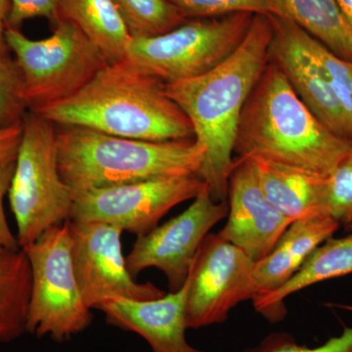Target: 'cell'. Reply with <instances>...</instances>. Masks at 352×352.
<instances>
[{
  "mask_svg": "<svg viewBox=\"0 0 352 352\" xmlns=\"http://www.w3.org/2000/svg\"><path fill=\"white\" fill-rule=\"evenodd\" d=\"M245 352H352V327L344 328L340 335L315 347L300 346L288 333H273Z\"/></svg>",
  "mask_w": 352,
  "mask_h": 352,
  "instance_id": "cell-27",
  "label": "cell"
},
{
  "mask_svg": "<svg viewBox=\"0 0 352 352\" xmlns=\"http://www.w3.org/2000/svg\"><path fill=\"white\" fill-rule=\"evenodd\" d=\"M8 198L21 249L71 219L74 194L58 170L54 124L31 111L23 118Z\"/></svg>",
  "mask_w": 352,
  "mask_h": 352,
  "instance_id": "cell-5",
  "label": "cell"
},
{
  "mask_svg": "<svg viewBox=\"0 0 352 352\" xmlns=\"http://www.w3.org/2000/svg\"><path fill=\"white\" fill-rule=\"evenodd\" d=\"M351 153L352 142L324 126L268 62L243 109L236 157H263L328 177Z\"/></svg>",
  "mask_w": 352,
  "mask_h": 352,
  "instance_id": "cell-3",
  "label": "cell"
},
{
  "mask_svg": "<svg viewBox=\"0 0 352 352\" xmlns=\"http://www.w3.org/2000/svg\"><path fill=\"white\" fill-rule=\"evenodd\" d=\"M272 34L271 16L254 15L244 41L224 61L196 78L164 83V92L188 117L205 148L198 176L214 201H227L241 115L270 62Z\"/></svg>",
  "mask_w": 352,
  "mask_h": 352,
  "instance_id": "cell-1",
  "label": "cell"
},
{
  "mask_svg": "<svg viewBox=\"0 0 352 352\" xmlns=\"http://www.w3.org/2000/svg\"><path fill=\"white\" fill-rule=\"evenodd\" d=\"M164 82L124 61L108 64L76 94L36 110L44 120L145 141L194 139L193 126Z\"/></svg>",
  "mask_w": 352,
  "mask_h": 352,
  "instance_id": "cell-2",
  "label": "cell"
},
{
  "mask_svg": "<svg viewBox=\"0 0 352 352\" xmlns=\"http://www.w3.org/2000/svg\"><path fill=\"white\" fill-rule=\"evenodd\" d=\"M58 170L73 194L146 180L198 175L205 148L194 139L145 141L80 126L56 132Z\"/></svg>",
  "mask_w": 352,
  "mask_h": 352,
  "instance_id": "cell-4",
  "label": "cell"
},
{
  "mask_svg": "<svg viewBox=\"0 0 352 352\" xmlns=\"http://www.w3.org/2000/svg\"><path fill=\"white\" fill-rule=\"evenodd\" d=\"M60 0H10L7 27L18 29L25 20L47 18L53 24L59 20Z\"/></svg>",
  "mask_w": 352,
  "mask_h": 352,
  "instance_id": "cell-28",
  "label": "cell"
},
{
  "mask_svg": "<svg viewBox=\"0 0 352 352\" xmlns=\"http://www.w3.org/2000/svg\"><path fill=\"white\" fill-rule=\"evenodd\" d=\"M61 19L75 24L109 64L124 61L132 38L112 0H60Z\"/></svg>",
  "mask_w": 352,
  "mask_h": 352,
  "instance_id": "cell-19",
  "label": "cell"
},
{
  "mask_svg": "<svg viewBox=\"0 0 352 352\" xmlns=\"http://www.w3.org/2000/svg\"><path fill=\"white\" fill-rule=\"evenodd\" d=\"M338 307L342 308V309L349 310V311H352V305H338Z\"/></svg>",
  "mask_w": 352,
  "mask_h": 352,
  "instance_id": "cell-33",
  "label": "cell"
},
{
  "mask_svg": "<svg viewBox=\"0 0 352 352\" xmlns=\"http://www.w3.org/2000/svg\"><path fill=\"white\" fill-rule=\"evenodd\" d=\"M352 274V234L329 238L311 252L295 275L279 289L252 298L259 314L271 323L283 320L285 300L294 294L327 280Z\"/></svg>",
  "mask_w": 352,
  "mask_h": 352,
  "instance_id": "cell-18",
  "label": "cell"
},
{
  "mask_svg": "<svg viewBox=\"0 0 352 352\" xmlns=\"http://www.w3.org/2000/svg\"><path fill=\"white\" fill-rule=\"evenodd\" d=\"M329 214L340 226L352 227V153L328 176Z\"/></svg>",
  "mask_w": 352,
  "mask_h": 352,
  "instance_id": "cell-26",
  "label": "cell"
},
{
  "mask_svg": "<svg viewBox=\"0 0 352 352\" xmlns=\"http://www.w3.org/2000/svg\"><path fill=\"white\" fill-rule=\"evenodd\" d=\"M32 270L23 249H0V342L27 332Z\"/></svg>",
  "mask_w": 352,
  "mask_h": 352,
  "instance_id": "cell-20",
  "label": "cell"
},
{
  "mask_svg": "<svg viewBox=\"0 0 352 352\" xmlns=\"http://www.w3.org/2000/svg\"><path fill=\"white\" fill-rule=\"evenodd\" d=\"M295 22L336 55L352 62V28L336 0H277Z\"/></svg>",
  "mask_w": 352,
  "mask_h": 352,
  "instance_id": "cell-21",
  "label": "cell"
},
{
  "mask_svg": "<svg viewBox=\"0 0 352 352\" xmlns=\"http://www.w3.org/2000/svg\"><path fill=\"white\" fill-rule=\"evenodd\" d=\"M351 230H352V227H351Z\"/></svg>",
  "mask_w": 352,
  "mask_h": 352,
  "instance_id": "cell-34",
  "label": "cell"
},
{
  "mask_svg": "<svg viewBox=\"0 0 352 352\" xmlns=\"http://www.w3.org/2000/svg\"><path fill=\"white\" fill-rule=\"evenodd\" d=\"M72 256L83 300L98 309L113 298L153 300L166 293L152 283H138L122 254V229L100 222L68 220Z\"/></svg>",
  "mask_w": 352,
  "mask_h": 352,
  "instance_id": "cell-11",
  "label": "cell"
},
{
  "mask_svg": "<svg viewBox=\"0 0 352 352\" xmlns=\"http://www.w3.org/2000/svg\"><path fill=\"white\" fill-rule=\"evenodd\" d=\"M254 265V261L239 248L219 233H208L188 275L187 328L223 323L233 308L252 300L256 296Z\"/></svg>",
  "mask_w": 352,
  "mask_h": 352,
  "instance_id": "cell-10",
  "label": "cell"
},
{
  "mask_svg": "<svg viewBox=\"0 0 352 352\" xmlns=\"http://www.w3.org/2000/svg\"><path fill=\"white\" fill-rule=\"evenodd\" d=\"M270 62L277 67L300 100L336 135L352 142V129L311 47L312 36L286 17L271 16Z\"/></svg>",
  "mask_w": 352,
  "mask_h": 352,
  "instance_id": "cell-13",
  "label": "cell"
},
{
  "mask_svg": "<svg viewBox=\"0 0 352 352\" xmlns=\"http://www.w3.org/2000/svg\"><path fill=\"white\" fill-rule=\"evenodd\" d=\"M196 175L173 176L74 194L71 219L100 222L145 235L171 208L194 200L207 187Z\"/></svg>",
  "mask_w": 352,
  "mask_h": 352,
  "instance_id": "cell-9",
  "label": "cell"
},
{
  "mask_svg": "<svg viewBox=\"0 0 352 352\" xmlns=\"http://www.w3.org/2000/svg\"><path fill=\"white\" fill-rule=\"evenodd\" d=\"M186 19H212L236 13L283 17L277 0H168Z\"/></svg>",
  "mask_w": 352,
  "mask_h": 352,
  "instance_id": "cell-23",
  "label": "cell"
},
{
  "mask_svg": "<svg viewBox=\"0 0 352 352\" xmlns=\"http://www.w3.org/2000/svg\"><path fill=\"white\" fill-rule=\"evenodd\" d=\"M311 47L352 129V62L338 56L314 36Z\"/></svg>",
  "mask_w": 352,
  "mask_h": 352,
  "instance_id": "cell-24",
  "label": "cell"
},
{
  "mask_svg": "<svg viewBox=\"0 0 352 352\" xmlns=\"http://www.w3.org/2000/svg\"><path fill=\"white\" fill-rule=\"evenodd\" d=\"M189 277L177 291L153 298H113L102 305L110 325L138 333L151 346L152 352H204L186 340V303Z\"/></svg>",
  "mask_w": 352,
  "mask_h": 352,
  "instance_id": "cell-15",
  "label": "cell"
},
{
  "mask_svg": "<svg viewBox=\"0 0 352 352\" xmlns=\"http://www.w3.org/2000/svg\"><path fill=\"white\" fill-rule=\"evenodd\" d=\"M25 110L22 74L15 60L10 59L0 64V127L22 122Z\"/></svg>",
  "mask_w": 352,
  "mask_h": 352,
  "instance_id": "cell-25",
  "label": "cell"
},
{
  "mask_svg": "<svg viewBox=\"0 0 352 352\" xmlns=\"http://www.w3.org/2000/svg\"><path fill=\"white\" fill-rule=\"evenodd\" d=\"M252 14L187 20L159 36L132 38L124 60L164 83L207 73L230 56L244 41Z\"/></svg>",
  "mask_w": 352,
  "mask_h": 352,
  "instance_id": "cell-7",
  "label": "cell"
},
{
  "mask_svg": "<svg viewBox=\"0 0 352 352\" xmlns=\"http://www.w3.org/2000/svg\"><path fill=\"white\" fill-rule=\"evenodd\" d=\"M10 9V0H0V64L12 59L9 54L8 45L6 43V31L7 16Z\"/></svg>",
  "mask_w": 352,
  "mask_h": 352,
  "instance_id": "cell-31",
  "label": "cell"
},
{
  "mask_svg": "<svg viewBox=\"0 0 352 352\" xmlns=\"http://www.w3.org/2000/svg\"><path fill=\"white\" fill-rule=\"evenodd\" d=\"M131 38L159 36L186 22L168 0H112Z\"/></svg>",
  "mask_w": 352,
  "mask_h": 352,
  "instance_id": "cell-22",
  "label": "cell"
},
{
  "mask_svg": "<svg viewBox=\"0 0 352 352\" xmlns=\"http://www.w3.org/2000/svg\"><path fill=\"white\" fill-rule=\"evenodd\" d=\"M23 250L32 270L27 332L63 342L87 330L94 316L76 280L68 221L51 227Z\"/></svg>",
  "mask_w": 352,
  "mask_h": 352,
  "instance_id": "cell-8",
  "label": "cell"
},
{
  "mask_svg": "<svg viewBox=\"0 0 352 352\" xmlns=\"http://www.w3.org/2000/svg\"><path fill=\"white\" fill-rule=\"evenodd\" d=\"M227 214L228 201H214L206 187L182 214L138 236L126 258L127 270L135 278L147 268H157L166 275L170 292L177 291L206 236Z\"/></svg>",
  "mask_w": 352,
  "mask_h": 352,
  "instance_id": "cell-12",
  "label": "cell"
},
{
  "mask_svg": "<svg viewBox=\"0 0 352 352\" xmlns=\"http://www.w3.org/2000/svg\"><path fill=\"white\" fill-rule=\"evenodd\" d=\"M228 214L219 234L252 261L267 256L292 220L264 195L250 157H235L228 182Z\"/></svg>",
  "mask_w": 352,
  "mask_h": 352,
  "instance_id": "cell-14",
  "label": "cell"
},
{
  "mask_svg": "<svg viewBox=\"0 0 352 352\" xmlns=\"http://www.w3.org/2000/svg\"><path fill=\"white\" fill-rule=\"evenodd\" d=\"M6 39L23 78V99L36 112L76 94L108 61L75 24L59 20L50 38L34 41L7 27Z\"/></svg>",
  "mask_w": 352,
  "mask_h": 352,
  "instance_id": "cell-6",
  "label": "cell"
},
{
  "mask_svg": "<svg viewBox=\"0 0 352 352\" xmlns=\"http://www.w3.org/2000/svg\"><path fill=\"white\" fill-rule=\"evenodd\" d=\"M264 195L292 221L312 215L329 214L325 176L263 157H250Z\"/></svg>",
  "mask_w": 352,
  "mask_h": 352,
  "instance_id": "cell-17",
  "label": "cell"
},
{
  "mask_svg": "<svg viewBox=\"0 0 352 352\" xmlns=\"http://www.w3.org/2000/svg\"><path fill=\"white\" fill-rule=\"evenodd\" d=\"M15 170V163L0 166V249H21L17 237L14 236L4 212L3 201L8 195L11 182Z\"/></svg>",
  "mask_w": 352,
  "mask_h": 352,
  "instance_id": "cell-29",
  "label": "cell"
},
{
  "mask_svg": "<svg viewBox=\"0 0 352 352\" xmlns=\"http://www.w3.org/2000/svg\"><path fill=\"white\" fill-rule=\"evenodd\" d=\"M347 23L352 28V0H336Z\"/></svg>",
  "mask_w": 352,
  "mask_h": 352,
  "instance_id": "cell-32",
  "label": "cell"
},
{
  "mask_svg": "<svg viewBox=\"0 0 352 352\" xmlns=\"http://www.w3.org/2000/svg\"><path fill=\"white\" fill-rule=\"evenodd\" d=\"M339 228L340 224L328 214L312 215L292 222L272 251L254 263L252 276L256 296L283 286L311 252L333 237Z\"/></svg>",
  "mask_w": 352,
  "mask_h": 352,
  "instance_id": "cell-16",
  "label": "cell"
},
{
  "mask_svg": "<svg viewBox=\"0 0 352 352\" xmlns=\"http://www.w3.org/2000/svg\"><path fill=\"white\" fill-rule=\"evenodd\" d=\"M23 138V120L0 127V166L15 163Z\"/></svg>",
  "mask_w": 352,
  "mask_h": 352,
  "instance_id": "cell-30",
  "label": "cell"
}]
</instances>
